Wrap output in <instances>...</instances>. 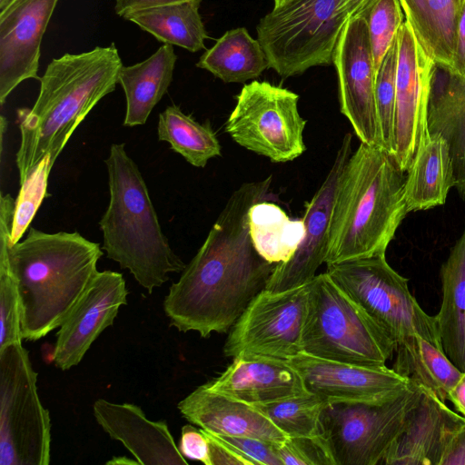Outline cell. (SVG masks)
<instances>
[{
    "mask_svg": "<svg viewBox=\"0 0 465 465\" xmlns=\"http://www.w3.org/2000/svg\"><path fill=\"white\" fill-rule=\"evenodd\" d=\"M332 64L338 76L341 114L361 143L382 148L375 103L376 70L367 25L361 15L347 21Z\"/></svg>",
    "mask_w": 465,
    "mask_h": 465,
    "instance_id": "5bb4252c",
    "label": "cell"
},
{
    "mask_svg": "<svg viewBox=\"0 0 465 465\" xmlns=\"http://www.w3.org/2000/svg\"><path fill=\"white\" fill-rule=\"evenodd\" d=\"M299 95L269 82L244 84L225 123V132L242 147L273 163H287L306 151V121Z\"/></svg>",
    "mask_w": 465,
    "mask_h": 465,
    "instance_id": "30bf717a",
    "label": "cell"
},
{
    "mask_svg": "<svg viewBox=\"0 0 465 465\" xmlns=\"http://www.w3.org/2000/svg\"><path fill=\"white\" fill-rule=\"evenodd\" d=\"M442 302L434 316L446 356L465 371V227L441 267Z\"/></svg>",
    "mask_w": 465,
    "mask_h": 465,
    "instance_id": "484cf974",
    "label": "cell"
},
{
    "mask_svg": "<svg viewBox=\"0 0 465 465\" xmlns=\"http://www.w3.org/2000/svg\"><path fill=\"white\" fill-rule=\"evenodd\" d=\"M328 405L320 396L307 392L252 406L287 437H315L323 434L322 414Z\"/></svg>",
    "mask_w": 465,
    "mask_h": 465,
    "instance_id": "836d02e7",
    "label": "cell"
},
{
    "mask_svg": "<svg viewBox=\"0 0 465 465\" xmlns=\"http://www.w3.org/2000/svg\"><path fill=\"white\" fill-rule=\"evenodd\" d=\"M371 0H341V9L349 18L357 15Z\"/></svg>",
    "mask_w": 465,
    "mask_h": 465,
    "instance_id": "bcb514c9",
    "label": "cell"
},
{
    "mask_svg": "<svg viewBox=\"0 0 465 465\" xmlns=\"http://www.w3.org/2000/svg\"><path fill=\"white\" fill-rule=\"evenodd\" d=\"M282 465H337L328 440L315 437H288L277 444Z\"/></svg>",
    "mask_w": 465,
    "mask_h": 465,
    "instance_id": "74e56055",
    "label": "cell"
},
{
    "mask_svg": "<svg viewBox=\"0 0 465 465\" xmlns=\"http://www.w3.org/2000/svg\"><path fill=\"white\" fill-rule=\"evenodd\" d=\"M420 394V387L411 382L383 401L329 404L323 434L337 465L381 464Z\"/></svg>",
    "mask_w": 465,
    "mask_h": 465,
    "instance_id": "8fae6325",
    "label": "cell"
},
{
    "mask_svg": "<svg viewBox=\"0 0 465 465\" xmlns=\"http://www.w3.org/2000/svg\"><path fill=\"white\" fill-rule=\"evenodd\" d=\"M104 163L110 199L99 222L102 249L152 293L186 264L163 232L145 181L125 144L113 143Z\"/></svg>",
    "mask_w": 465,
    "mask_h": 465,
    "instance_id": "5b68a950",
    "label": "cell"
},
{
    "mask_svg": "<svg viewBox=\"0 0 465 465\" xmlns=\"http://www.w3.org/2000/svg\"><path fill=\"white\" fill-rule=\"evenodd\" d=\"M464 423V416L452 411L435 394L420 387L417 402L381 464L440 465L449 440Z\"/></svg>",
    "mask_w": 465,
    "mask_h": 465,
    "instance_id": "d6986e66",
    "label": "cell"
},
{
    "mask_svg": "<svg viewBox=\"0 0 465 465\" xmlns=\"http://www.w3.org/2000/svg\"><path fill=\"white\" fill-rule=\"evenodd\" d=\"M22 343L0 349V464L48 465L51 420Z\"/></svg>",
    "mask_w": 465,
    "mask_h": 465,
    "instance_id": "9c48e42d",
    "label": "cell"
},
{
    "mask_svg": "<svg viewBox=\"0 0 465 465\" xmlns=\"http://www.w3.org/2000/svg\"><path fill=\"white\" fill-rule=\"evenodd\" d=\"M248 224L256 252L275 264L289 261L305 234L302 219H291L282 207L267 200L250 208Z\"/></svg>",
    "mask_w": 465,
    "mask_h": 465,
    "instance_id": "4dcf8cb0",
    "label": "cell"
},
{
    "mask_svg": "<svg viewBox=\"0 0 465 465\" xmlns=\"http://www.w3.org/2000/svg\"><path fill=\"white\" fill-rule=\"evenodd\" d=\"M434 74L428 112V132L448 143L454 169V187L465 197V78L443 70Z\"/></svg>",
    "mask_w": 465,
    "mask_h": 465,
    "instance_id": "603a6c76",
    "label": "cell"
},
{
    "mask_svg": "<svg viewBox=\"0 0 465 465\" xmlns=\"http://www.w3.org/2000/svg\"><path fill=\"white\" fill-rule=\"evenodd\" d=\"M357 15L366 22L377 72L404 23V13L399 0H371Z\"/></svg>",
    "mask_w": 465,
    "mask_h": 465,
    "instance_id": "e575fe53",
    "label": "cell"
},
{
    "mask_svg": "<svg viewBox=\"0 0 465 465\" xmlns=\"http://www.w3.org/2000/svg\"><path fill=\"white\" fill-rule=\"evenodd\" d=\"M352 135L343 136L325 180L307 203L302 218L305 234L292 257L277 263L265 290L282 292L309 283L324 262L328 252L331 218L338 185L351 154Z\"/></svg>",
    "mask_w": 465,
    "mask_h": 465,
    "instance_id": "9a60e30c",
    "label": "cell"
},
{
    "mask_svg": "<svg viewBox=\"0 0 465 465\" xmlns=\"http://www.w3.org/2000/svg\"><path fill=\"white\" fill-rule=\"evenodd\" d=\"M128 294L122 273L97 272L56 333L54 361L57 368L68 371L81 362L93 342L114 324L120 307L127 304Z\"/></svg>",
    "mask_w": 465,
    "mask_h": 465,
    "instance_id": "e0dca14e",
    "label": "cell"
},
{
    "mask_svg": "<svg viewBox=\"0 0 465 465\" xmlns=\"http://www.w3.org/2000/svg\"><path fill=\"white\" fill-rule=\"evenodd\" d=\"M437 66L405 20L398 33L396 100L391 155L407 172L429 137L428 112Z\"/></svg>",
    "mask_w": 465,
    "mask_h": 465,
    "instance_id": "4fadbf2b",
    "label": "cell"
},
{
    "mask_svg": "<svg viewBox=\"0 0 465 465\" xmlns=\"http://www.w3.org/2000/svg\"><path fill=\"white\" fill-rule=\"evenodd\" d=\"M308 296L309 283L260 292L229 331L224 356L252 352L288 360L302 352Z\"/></svg>",
    "mask_w": 465,
    "mask_h": 465,
    "instance_id": "7c38bea8",
    "label": "cell"
},
{
    "mask_svg": "<svg viewBox=\"0 0 465 465\" xmlns=\"http://www.w3.org/2000/svg\"><path fill=\"white\" fill-rule=\"evenodd\" d=\"M217 436L236 449L252 465H282L277 453V444L280 442L252 437Z\"/></svg>",
    "mask_w": 465,
    "mask_h": 465,
    "instance_id": "f35d334b",
    "label": "cell"
},
{
    "mask_svg": "<svg viewBox=\"0 0 465 465\" xmlns=\"http://www.w3.org/2000/svg\"><path fill=\"white\" fill-rule=\"evenodd\" d=\"M98 425L120 441L141 465H187L165 420H151L133 403L98 399L93 405Z\"/></svg>",
    "mask_w": 465,
    "mask_h": 465,
    "instance_id": "44dd1931",
    "label": "cell"
},
{
    "mask_svg": "<svg viewBox=\"0 0 465 465\" xmlns=\"http://www.w3.org/2000/svg\"><path fill=\"white\" fill-rule=\"evenodd\" d=\"M58 0H11L0 11V104L23 81L37 79L41 43Z\"/></svg>",
    "mask_w": 465,
    "mask_h": 465,
    "instance_id": "ac0fdd59",
    "label": "cell"
},
{
    "mask_svg": "<svg viewBox=\"0 0 465 465\" xmlns=\"http://www.w3.org/2000/svg\"><path fill=\"white\" fill-rule=\"evenodd\" d=\"M404 173L379 146L361 143L351 153L333 203L327 265L385 254L409 213Z\"/></svg>",
    "mask_w": 465,
    "mask_h": 465,
    "instance_id": "3957f363",
    "label": "cell"
},
{
    "mask_svg": "<svg viewBox=\"0 0 465 465\" xmlns=\"http://www.w3.org/2000/svg\"><path fill=\"white\" fill-rule=\"evenodd\" d=\"M106 464H138V462L135 460H133L127 457H114L111 460L107 461Z\"/></svg>",
    "mask_w": 465,
    "mask_h": 465,
    "instance_id": "7dc6e473",
    "label": "cell"
},
{
    "mask_svg": "<svg viewBox=\"0 0 465 465\" xmlns=\"http://www.w3.org/2000/svg\"><path fill=\"white\" fill-rule=\"evenodd\" d=\"M440 465H465V423L451 436Z\"/></svg>",
    "mask_w": 465,
    "mask_h": 465,
    "instance_id": "7bdbcfd3",
    "label": "cell"
},
{
    "mask_svg": "<svg viewBox=\"0 0 465 465\" xmlns=\"http://www.w3.org/2000/svg\"><path fill=\"white\" fill-rule=\"evenodd\" d=\"M157 134L193 166L205 167L209 160L221 155V144L209 122L200 124L175 104L159 114Z\"/></svg>",
    "mask_w": 465,
    "mask_h": 465,
    "instance_id": "1f68e13d",
    "label": "cell"
},
{
    "mask_svg": "<svg viewBox=\"0 0 465 465\" xmlns=\"http://www.w3.org/2000/svg\"><path fill=\"white\" fill-rule=\"evenodd\" d=\"M287 361L298 371L307 391L329 404L383 401L411 383L386 365H358L304 352Z\"/></svg>",
    "mask_w": 465,
    "mask_h": 465,
    "instance_id": "2e32d148",
    "label": "cell"
},
{
    "mask_svg": "<svg viewBox=\"0 0 465 465\" xmlns=\"http://www.w3.org/2000/svg\"><path fill=\"white\" fill-rule=\"evenodd\" d=\"M396 343L417 334L442 350L434 316L411 293L385 254L327 265L325 272Z\"/></svg>",
    "mask_w": 465,
    "mask_h": 465,
    "instance_id": "ba28073f",
    "label": "cell"
},
{
    "mask_svg": "<svg viewBox=\"0 0 465 465\" xmlns=\"http://www.w3.org/2000/svg\"><path fill=\"white\" fill-rule=\"evenodd\" d=\"M176 60L173 45L164 44L144 61L123 65L119 84L126 98L124 126L134 127L146 123L154 106L168 91Z\"/></svg>",
    "mask_w": 465,
    "mask_h": 465,
    "instance_id": "cb8c5ba5",
    "label": "cell"
},
{
    "mask_svg": "<svg viewBox=\"0 0 465 465\" xmlns=\"http://www.w3.org/2000/svg\"><path fill=\"white\" fill-rule=\"evenodd\" d=\"M178 449L186 459L212 465L209 441L203 430L196 429L192 423L182 427Z\"/></svg>",
    "mask_w": 465,
    "mask_h": 465,
    "instance_id": "ab89813d",
    "label": "cell"
},
{
    "mask_svg": "<svg viewBox=\"0 0 465 465\" xmlns=\"http://www.w3.org/2000/svg\"><path fill=\"white\" fill-rule=\"evenodd\" d=\"M272 176L244 183L229 197L205 241L163 300L170 326L208 338L225 333L265 290L276 266L254 249L248 213L266 200Z\"/></svg>",
    "mask_w": 465,
    "mask_h": 465,
    "instance_id": "6da1fadb",
    "label": "cell"
},
{
    "mask_svg": "<svg viewBox=\"0 0 465 465\" xmlns=\"http://www.w3.org/2000/svg\"><path fill=\"white\" fill-rule=\"evenodd\" d=\"M392 369L409 381L423 387L445 402L462 371L442 350L414 334L397 345Z\"/></svg>",
    "mask_w": 465,
    "mask_h": 465,
    "instance_id": "83f0119b",
    "label": "cell"
},
{
    "mask_svg": "<svg viewBox=\"0 0 465 465\" xmlns=\"http://www.w3.org/2000/svg\"><path fill=\"white\" fill-rule=\"evenodd\" d=\"M11 0H0V11L4 9Z\"/></svg>",
    "mask_w": 465,
    "mask_h": 465,
    "instance_id": "c3c4849f",
    "label": "cell"
},
{
    "mask_svg": "<svg viewBox=\"0 0 465 465\" xmlns=\"http://www.w3.org/2000/svg\"><path fill=\"white\" fill-rule=\"evenodd\" d=\"M122 67L114 43L52 60L39 80L33 107L17 110L21 141L15 163L20 184L43 160L54 165L90 111L115 89Z\"/></svg>",
    "mask_w": 465,
    "mask_h": 465,
    "instance_id": "7a4b0ae2",
    "label": "cell"
},
{
    "mask_svg": "<svg viewBox=\"0 0 465 465\" xmlns=\"http://www.w3.org/2000/svg\"><path fill=\"white\" fill-rule=\"evenodd\" d=\"M199 6L196 2L160 5L133 12L124 18L158 41L195 53L204 48L208 38Z\"/></svg>",
    "mask_w": 465,
    "mask_h": 465,
    "instance_id": "f546056e",
    "label": "cell"
},
{
    "mask_svg": "<svg viewBox=\"0 0 465 465\" xmlns=\"http://www.w3.org/2000/svg\"><path fill=\"white\" fill-rule=\"evenodd\" d=\"M286 1H288V0H273L274 6L280 5L283 4V3H285Z\"/></svg>",
    "mask_w": 465,
    "mask_h": 465,
    "instance_id": "681fc988",
    "label": "cell"
},
{
    "mask_svg": "<svg viewBox=\"0 0 465 465\" xmlns=\"http://www.w3.org/2000/svg\"><path fill=\"white\" fill-rule=\"evenodd\" d=\"M454 187V169L447 141L430 134L407 171L404 195L409 213L445 203Z\"/></svg>",
    "mask_w": 465,
    "mask_h": 465,
    "instance_id": "d4e9b609",
    "label": "cell"
},
{
    "mask_svg": "<svg viewBox=\"0 0 465 465\" xmlns=\"http://www.w3.org/2000/svg\"><path fill=\"white\" fill-rule=\"evenodd\" d=\"M190 423L222 436L252 437L282 442L288 437L252 405L198 386L177 404Z\"/></svg>",
    "mask_w": 465,
    "mask_h": 465,
    "instance_id": "7402d4cb",
    "label": "cell"
},
{
    "mask_svg": "<svg viewBox=\"0 0 465 465\" xmlns=\"http://www.w3.org/2000/svg\"><path fill=\"white\" fill-rule=\"evenodd\" d=\"M348 20L341 0H288L260 19L257 40L270 68L287 78L331 64Z\"/></svg>",
    "mask_w": 465,
    "mask_h": 465,
    "instance_id": "52a82bcc",
    "label": "cell"
},
{
    "mask_svg": "<svg viewBox=\"0 0 465 465\" xmlns=\"http://www.w3.org/2000/svg\"><path fill=\"white\" fill-rule=\"evenodd\" d=\"M406 21L436 66L452 65L460 0H399Z\"/></svg>",
    "mask_w": 465,
    "mask_h": 465,
    "instance_id": "4316f807",
    "label": "cell"
},
{
    "mask_svg": "<svg viewBox=\"0 0 465 465\" xmlns=\"http://www.w3.org/2000/svg\"><path fill=\"white\" fill-rule=\"evenodd\" d=\"M397 345L326 273L309 282L302 352L336 361L385 366Z\"/></svg>",
    "mask_w": 465,
    "mask_h": 465,
    "instance_id": "8992f818",
    "label": "cell"
},
{
    "mask_svg": "<svg viewBox=\"0 0 465 465\" xmlns=\"http://www.w3.org/2000/svg\"><path fill=\"white\" fill-rule=\"evenodd\" d=\"M15 199L0 197V349L22 343L20 301L9 257Z\"/></svg>",
    "mask_w": 465,
    "mask_h": 465,
    "instance_id": "d6a6232c",
    "label": "cell"
},
{
    "mask_svg": "<svg viewBox=\"0 0 465 465\" xmlns=\"http://www.w3.org/2000/svg\"><path fill=\"white\" fill-rule=\"evenodd\" d=\"M206 384L213 391L250 405L310 392L286 359L252 352L234 356L226 370Z\"/></svg>",
    "mask_w": 465,
    "mask_h": 465,
    "instance_id": "ffe728a7",
    "label": "cell"
},
{
    "mask_svg": "<svg viewBox=\"0 0 465 465\" xmlns=\"http://www.w3.org/2000/svg\"><path fill=\"white\" fill-rule=\"evenodd\" d=\"M447 73L465 78V0H460L454 56L451 69Z\"/></svg>",
    "mask_w": 465,
    "mask_h": 465,
    "instance_id": "b9f144b4",
    "label": "cell"
},
{
    "mask_svg": "<svg viewBox=\"0 0 465 465\" xmlns=\"http://www.w3.org/2000/svg\"><path fill=\"white\" fill-rule=\"evenodd\" d=\"M449 401L455 409L465 417V371H462L460 379L449 392Z\"/></svg>",
    "mask_w": 465,
    "mask_h": 465,
    "instance_id": "f6af8a7d",
    "label": "cell"
},
{
    "mask_svg": "<svg viewBox=\"0 0 465 465\" xmlns=\"http://www.w3.org/2000/svg\"><path fill=\"white\" fill-rule=\"evenodd\" d=\"M53 165L48 159L43 160L28 178L20 184L10 236V245L17 243L47 196V183Z\"/></svg>",
    "mask_w": 465,
    "mask_h": 465,
    "instance_id": "8d00e7d4",
    "label": "cell"
},
{
    "mask_svg": "<svg viewBox=\"0 0 465 465\" xmlns=\"http://www.w3.org/2000/svg\"><path fill=\"white\" fill-rule=\"evenodd\" d=\"M103 254L97 242L77 232L48 233L33 227L9 246L23 340H39L63 324L99 272Z\"/></svg>",
    "mask_w": 465,
    "mask_h": 465,
    "instance_id": "277c9868",
    "label": "cell"
},
{
    "mask_svg": "<svg viewBox=\"0 0 465 465\" xmlns=\"http://www.w3.org/2000/svg\"><path fill=\"white\" fill-rule=\"evenodd\" d=\"M398 35L384 55L375 79V103L382 148L392 153L396 100Z\"/></svg>",
    "mask_w": 465,
    "mask_h": 465,
    "instance_id": "d590c367",
    "label": "cell"
},
{
    "mask_svg": "<svg viewBox=\"0 0 465 465\" xmlns=\"http://www.w3.org/2000/svg\"><path fill=\"white\" fill-rule=\"evenodd\" d=\"M203 431L209 441L212 465H252L248 459L219 436L204 430Z\"/></svg>",
    "mask_w": 465,
    "mask_h": 465,
    "instance_id": "60d3db41",
    "label": "cell"
},
{
    "mask_svg": "<svg viewBox=\"0 0 465 465\" xmlns=\"http://www.w3.org/2000/svg\"><path fill=\"white\" fill-rule=\"evenodd\" d=\"M183 2L201 4L202 0H116L115 13L120 16L125 17L127 15L141 9Z\"/></svg>",
    "mask_w": 465,
    "mask_h": 465,
    "instance_id": "ee69618b",
    "label": "cell"
},
{
    "mask_svg": "<svg viewBox=\"0 0 465 465\" xmlns=\"http://www.w3.org/2000/svg\"><path fill=\"white\" fill-rule=\"evenodd\" d=\"M196 66L224 83L253 80L270 68L262 45L244 27L225 32L201 55Z\"/></svg>",
    "mask_w": 465,
    "mask_h": 465,
    "instance_id": "f1b7e54d",
    "label": "cell"
}]
</instances>
